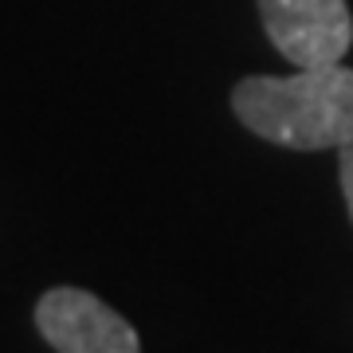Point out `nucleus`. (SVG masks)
<instances>
[{
  "label": "nucleus",
  "instance_id": "nucleus-1",
  "mask_svg": "<svg viewBox=\"0 0 353 353\" xmlns=\"http://www.w3.org/2000/svg\"><path fill=\"white\" fill-rule=\"evenodd\" d=\"M232 110L255 138L283 150H341L353 138V71L341 63L299 67V75H248Z\"/></svg>",
  "mask_w": 353,
  "mask_h": 353
},
{
  "label": "nucleus",
  "instance_id": "nucleus-2",
  "mask_svg": "<svg viewBox=\"0 0 353 353\" xmlns=\"http://www.w3.org/2000/svg\"><path fill=\"white\" fill-rule=\"evenodd\" d=\"M36 330L55 353H141L138 330L83 287H51L36 303Z\"/></svg>",
  "mask_w": 353,
  "mask_h": 353
},
{
  "label": "nucleus",
  "instance_id": "nucleus-3",
  "mask_svg": "<svg viewBox=\"0 0 353 353\" xmlns=\"http://www.w3.org/2000/svg\"><path fill=\"white\" fill-rule=\"evenodd\" d=\"M259 20L275 51L294 67L341 63L353 43L345 0H259Z\"/></svg>",
  "mask_w": 353,
  "mask_h": 353
},
{
  "label": "nucleus",
  "instance_id": "nucleus-4",
  "mask_svg": "<svg viewBox=\"0 0 353 353\" xmlns=\"http://www.w3.org/2000/svg\"><path fill=\"white\" fill-rule=\"evenodd\" d=\"M338 176H341V192H345V208L353 220V138L338 150Z\"/></svg>",
  "mask_w": 353,
  "mask_h": 353
}]
</instances>
